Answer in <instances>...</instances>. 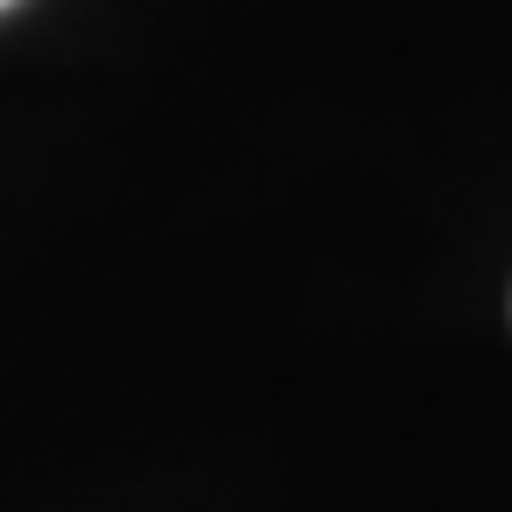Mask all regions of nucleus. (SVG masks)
<instances>
[{
  "label": "nucleus",
  "instance_id": "f257e3e1",
  "mask_svg": "<svg viewBox=\"0 0 512 512\" xmlns=\"http://www.w3.org/2000/svg\"><path fill=\"white\" fill-rule=\"evenodd\" d=\"M0 8H8V0H0Z\"/></svg>",
  "mask_w": 512,
  "mask_h": 512
}]
</instances>
